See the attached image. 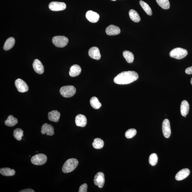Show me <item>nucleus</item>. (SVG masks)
I'll return each instance as SVG.
<instances>
[{
    "mask_svg": "<svg viewBox=\"0 0 192 192\" xmlns=\"http://www.w3.org/2000/svg\"><path fill=\"white\" fill-rule=\"evenodd\" d=\"M137 131L136 129L131 128L129 129L125 133V136L128 139L131 138L136 135Z\"/></svg>",
    "mask_w": 192,
    "mask_h": 192,
    "instance_id": "obj_32",
    "label": "nucleus"
},
{
    "mask_svg": "<svg viewBox=\"0 0 192 192\" xmlns=\"http://www.w3.org/2000/svg\"><path fill=\"white\" fill-rule=\"evenodd\" d=\"M88 54L91 58L96 60H100L101 57L99 49L96 47H93L89 49Z\"/></svg>",
    "mask_w": 192,
    "mask_h": 192,
    "instance_id": "obj_14",
    "label": "nucleus"
},
{
    "mask_svg": "<svg viewBox=\"0 0 192 192\" xmlns=\"http://www.w3.org/2000/svg\"><path fill=\"white\" fill-rule=\"evenodd\" d=\"M90 104L91 106L95 109H98L101 107L102 104L99 102L96 97H93L90 99Z\"/></svg>",
    "mask_w": 192,
    "mask_h": 192,
    "instance_id": "obj_27",
    "label": "nucleus"
},
{
    "mask_svg": "<svg viewBox=\"0 0 192 192\" xmlns=\"http://www.w3.org/2000/svg\"><path fill=\"white\" fill-rule=\"evenodd\" d=\"M158 159V158L156 154L155 153L152 154L149 157V164L152 166H155L157 164Z\"/></svg>",
    "mask_w": 192,
    "mask_h": 192,
    "instance_id": "obj_31",
    "label": "nucleus"
},
{
    "mask_svg": "<svg viewBox=\"0 0 192 192\" xmlns=\"http://www.w3.org/2000/svg\"><path fill=\"white\" fill-rule=\"evenodd\" d=\"M86 17L89 22L95 23L97 22L99 19V15L97 13L92 10H89L86 13Z\"/></svg>",
    "mask_w": 192,
    "mask_h": 192,
    "instance_id": "obj_12",
    "label": "nucleus"
},
{
    "mask_svg": "<svg viewBox=\"0 0 192 192\" xmlns=\"http://www.w3.org/2000/svg\"><path fill=\"white\" fill-rule=\"evenodd\" d=\"M60 91V94L64 97L70 98L75 94L76 90L73 85H67L61 87Z\"/></svg>",
    "mask_w": 192,
    "mask_h": 192,
    "instance_id": "obj_4",
    "label": "nucleus"
},
{
    "mask_svg": "<svg viewBox=\"0 0 192 192\" xmlns=\"http://www.w3.org/2000/svg\"><path fill=\"white\" fill-rule=\"evenodd\" d=\"M88 185L87 184H84L81 185L79 187V192H87V191Z\"/></svg>",
    "mask_w": 192,
    "mask_h": 192,
    "instance_id": "obj_33",
    "label": "nucleus"
},
{
    "mask_svg": "<svg viewBox=\"0 0 192 192\" xmlns=\"http://www.w3.org/2000/svg\"><path fill=\"white\" fill-rule=\"evenodd\" d=\"M15 85L19 92L24 93L28 92V87L25 82L22 79L19 78L15 81Z\"/></svg>",
    "mask_w": 192,
    "mask_h": 192,
    "instance_id": "obj_8",
    "label": "nucleus"
},
{
    "mask_svg": "<svg viewBox=\"0 0 192 192\" xmlns=\"http://www.w3.org/2000/svg\"><path fill=\"white\" fill-rule=\"evenodd\" d=\"M140 3L142 8L143 9L146 13L149 16H152V11L151 9L147 3L142 1H140Z\"/></svg>",
    "mask_w": 192,
    "mask_h": 192,
    "instance_id": "obj_28",
    "label": "nucleus"
},
{
    "mask_svg": "<svg viewBox=\"0 0 192 192\" xmlns=\"http://www.w3.org/2000/svg\"><path fill=\"white\" fill-rule=\"evenodd\" d=\"M15 43V40L14 38L10 37L5 42L4 45L3 49L5 51L10 50L14 46Z\"/></svg>",
    "mask_w": 192,
    "mask_h": 192,
    "instance_id": "obj_21",
    "label": "nucleus"
},
{
    "mask_svg": "<svg viewBox=\"0 0 192 192\" xmlns=\"http://www.w3.org/2000/svg\"><path fill=\"white\" fill-rule=\"evenodd\" d=\"M33 68L36 73L40 75L43 74L44 72V66L38 59H35L34 61Z\"/></svg>",
    "mask_w": 192,
    "mask_h": 192,
    "instance_id": "obj_15",
    "label": "nucleus"
},
{
    "mask_svg": "<svg viewBox=\"0 0 192 192\" xmlns=\"http://www.w3.org/2000/svg\"><path fill=\"white\" fill-rule=\"evenodd\" d=\"M35 191L31 189H28L22 190L20 191V192H34Z\"/></svg>",
    "mask_w": 192,
    "mask_h": 192,
    "instance_id": "obj_35",
    "label": "nucleus"
},
{
    "mask_svg": "<svg viewBox=\"0 0 192 192\" xmlns=\"http://www.w3.org/2000/svg\"><path fill=\"white\" fill-rule=\"evenodd\" d=\"M75 123L77 126L84 127L87 125V118L84 115H78L75 117Z\"/></svg>",
    "mask_w": 192,
    "mask_h": 192,
    "instance_id": "obj_17",
    "label": "nucleus"
},
{
    "mask_svg": "<svg viewBox=\"0 0 192 192\" xmlns=\"http://www.w3.org/2000/svg\"><path fill=\"white\" fill-rule=\"evenodd\" d=\"M123 57L128 63H132L134 61V56L133 53L130 51H125L123 53Z\"/></svg>",
    "mask_w": 192,
    "mask_h": 192,
    "instance_id": "obj_25",
    "label": "nucleus"
},
{
    "mask_svg": "<svg viewBox=\"0 0 192 192\" xmlns=\"http://www.w3.org/2000/svg\"><path fill=\"white\" fill-rule=\"evenodd\" d=\"M24 131L22 129L17 128L14 131L13 136L16 139L18 140H22V137L24 136Z\"/></svg>",
    "mask_w": 192,
    "mask_h": 192,
    "instance_id": "obj_29",
    "label": "nucleus"
},
{
    "mask_svg": "<svg viewBox=\"0 0 192 192\" xmlns=\"http://www.w3.org/2000/svg\"><path fill=\"white\" fill-rule=\"evenodd\" d=\"M137 73L134 71L122 72L114 79V82L118 84H127L134 82L138 78Z\"/></svg>",
    "mask_w": 192,
    "mask_h": 192,
    "instance_id": "obj_1",
    "label": "nucleus"
},
{
    "mask_svg": "<svg viewBox=\"0 0 192 192\" xmlns=\"http://www.w3.org/2000/svg\"><path fill=\"white\" fill-rule=\"evenodd\" d=\"M162 131L163 134L165 137L169 138L171 134V128L170 121L168 119H165L162 123Z\"/></svg>",
    "mask_w": 192,
    "mask_h": 192,
    "instance_id": "obj_9",
    "label": "nucleus"
},
{
    "mask_svg": "<svg viewBox=\"0 0 192 192\" xmlns=\"http://www.w3.org/2000/svg\"><path fill=\"white\" fill-rule=\"evenodd\" d=\"M81 71V68L78 65L75 64L71 66L69 72V75L72 77H75L79 75Z\"/></svg>",
    "mask_w": 192,
    "mask_h": 192,
    "instance_id": "obj_18",
    "label": "nucleus"
},
{
    "mask_svg": "<svg viewBox=\"0 0 192 192\" xmlns=\"http://www.w3.org/2000/svg\"><path fill=\"white\" fill-rule=\"evenodd\" d=\"M158 4L161 8L164 9H168L170 8V4L169 0H156Z\"/></svg>",
    "mask_w": 192,
    "mask_h": 192,
    "instance_id": "obj_30",
    "label": "nucleus"
},
{
    "mask_svg": "<svg viewBox=\"0 0 192 192\" xmlns=\"http://www.w3.org/2000/svg\"><path fill=\"white\" fill-rule=\"evenodd\" d=\"M112 1H115L116 0H112Z\"/></svg>",
    "mask_w": 192,
    "mask_h": 192,
    "instance_id": "obj_37",
    "label": "nucleus"
},
{
    "mask_svg": "<svg viewBox=\"0 0 192 192\" xmlns=\"http://www.w3.org/2000/svg\"><path fill=\"white\" fill-rule=\"evenodd\" d=\"M78 163V161L77 159L71 158L68 159L62 167V172L65 173L72 172L76 168Z\"/></svg>",
    "mask_w": 192,
    "mask_h": 192,
    "instance_id": "obj_2",
    "label": "nucleus"
},
{
    "mask_svg": "<svg viewBox=\"0 0 192 192\" xmlns=\"http://www.w3.org/2000/svg\"><path fill=\"white\" fill-rule=\"evenodd\" d=\"M18 123V120L14 116L10 115L5 121V124L6 126L9 127H13L16 125Z\"/></svg>",
    "mask_w": 192,
    "mask_h": 192,
    "instance_id": "obj_22",
    "label": "nucleus"
},
{
    "mask_svg": "<svg viewBox=\"0 0 192 192\" xmlns=\"http://www.w3.org/2000/svg\"><path fill=\"white\" fill-rule=\"evenodd\" d=\"M189 104L187 100L182 101L180 105V112L182 116L186 117L189 113Z\"/></svg>",
    "mask_w": 192,
    "mask_h": 192,
    "instance_id": "obj_19",
    "label": "nucleus"
},
{
    "mask_svg": "<svg viewBox=\"0 0 192 192\" xmlns=\"http://www.w3.org/2000/svg\"><path fill=\"white\" fill-rule=\"evenodd\" d=\"M105 31L107 35L113 36L120 34L121 30L120 28L118 26L111 25L106 28Z\"/></svg>",
    "mask_w": 192,
    "mask_h": 192,
    "instance_id": "obj_13",
    "label": "nucleus"
},
{
    "mask_svg": "<svg viewBox=\"0 0 192 192\" xmlns=\"http://www.w3.org/2000/svg\"><path fill=\"white\" fill-rule=\"evenodd\" d=\"M41 129V133L43 134H46L47 135L52 136L55 134L54 127L50 124L44 123Z\"/></svg>",
    "mask_w": 192,
    "mask_h": 192,
    "instance_id": "obj_11",
    "label": "nucleus"
},
{
    "mask_svg": "<svg viewBox=\"0 0 192 192\" xmlns=\"http://www.w3.org/2000/svg\"><path fill=\"white\" fill-rule=\"evenodd\" d=\"M188 54V51L186 49L177 47L172 49L170 53V55L171 58L180 60L185 58Z\"/></svg>",
    "mask_w": 192,
    "mask_h": 192,
    "instance_id": "obj_3",
    "label": "nucleus"
},
{
    "mask_svg": "<svg viewBox=\"0 0 192 192\" xmlns=\"http://www.w3.org/2000/svg\"><path fill=\"white\" fill-rule=\"evenodd\" d=\"M47 159L46 155L40 153L33 156L31 158V161L34 165H41L45 164L47 161Z\"/></svg>",
    "mask_w": 192,
    "mask_h": 192,
    "instance_id": "obj_6",
    "label": "nucleus"
},
{
    "mask_svg": "<svg viewBox=\"0 0 192 192\" xmlns=\"http://www.w3.org/2000/svg\"><path fill=\"white\" fill-rule=\"evenodd\" d=\"M95 185L98 186L99 188H102L105 183V177L103 173H98L95 176L94 179Z\"/></svg>",
    "mask_w": 192,
    "mask_h": 192,
    "instance_id": "obj_10",
    "label": "nucleus"
},
{
    "mask_svg": "<svg viewBox=\"0 0 192 192\" xmlns=\"http://www.w3.org/2000/svg\"><path fill=\"white\" fill-rule=\"evenodd\" d=\"M129 16L133 22H140V17L138 13L134 9H131L129 11Z\"/></svg>",
    "mask_w": 192,
    "mask_h": 192,
    "instance_id": "obj_23",
    "label": "nucleus"
},
{
    "mask_svg": "<svg viewBox=\"0 0 192 192\" xmlns=\"http://www.w3.org/2000/svg\"><path fill=\"white\" fill-rule=\"evenodd\" d=\"M68 41L67 37L62 36H55L52 39V43L55 46L60 48L66 46L68 44Z\"/></svg>",
    "mask_w": 192,
    "mask_h": 192,
    "instance_id": "obj_5",
    "label": "nucleus"
},
{
    "mask_svg": "<svg viewBox=\"0 0 192 192\" xmlns=\"http://www.w3.org/2000/svg\"><path fill=\"white\" fill-rule=\"evenodd\" d=\"M191 84L192 85V78H191Z\"/></svg>",
    "mask_w": 192,
    "mask_h": 192,
    "instance_id": "obj_36",
    "label": "nucleus"
},
{
    "mask_svg": "<svg viewBox=\"0 0 192 192\" xmlns=\"http://www.w3.org/2000/svg\"><path fill=\"white\" fill-rule=\"evenodd\" d=\"M92 145L93 147L96 149H101L104 146V142L100 138H96L93 142Z\"/></svg>",
    "mask_w": 192,
    "mask_h": 192,
    "instance_id": "obj_26",
    "label": "nucleus"
},
{
    "mask_svg": "<svg viewBox=\"0 0 192 192\" xmlns=\"http://www.w3.org/2000/svg\"><path fill=\"white\" fill-rule=\"evenodd\" d=\"M60 117V113L57 110H53L49 112L48 118L49 120L54 122H58Z\"/></svg>",
    "mask_w": 192,
    "mask_h": 192,
    "instance_id": "obj_20",
    "label": "nucleus"
},
{
    "mask_svg": "<svg viewBox=\"0 0 192 192\" xmlns=\"http://www.w3.org/2000/svg\"><path fill=\"white\" fill-rule=\"evenodd\" d=\"M49 8L53 11L63 10L66 8L65 3L61 2L53 1L49 3Z\"/></svg>",
    "mask_w": 192,
    "mask_h": 192,
    "instance_id": "obj_7",
    "label": "nucleus"
},
{
    "mask_svg": "<svg viewBox=\"0 0 192 192\" xmlns=\"http://www.w3.org/2000/svg\"><path fill=\"white\" fill-rule=\"evenodd\" d=\"M190 171L187 168L182 169L176 174V179L178 181H180L185 179L189 175Z\"/></svg>",
    "mask_w": 192,
    "mask_h": 192,
    "instance_id": "obj_16",
    "label": "nucleus"
},
{
    "mask_svg": "<svg viewBox=\"0 0 192 192\" xmlns=\"http://www.w3.org/2000/svg\"><path fill=\"white\" fill-rule=\"evenodd\" d=\"M0 173L3 176H12L16 174V171L10 168H4L0 169Z\"/></svg>",
    "mask_w": 192,
    "mask_h": 192,
    "instance_id": "obj_24",
    "label": "nucleus"
},
{
    "mask_svg": "<svg viewBox=\"0 0 192 192\" xmlns=\"http://www.w3.org/2000/svg\"><path fill=\"white\" fill-rule=\"evenodd\" d=\"M185 73L188 75H191L192 74V66L188 67L185 70Z\"/></svg>",
    "mask_w": 192,
    "mask_h": 192,
    "instance_id": "obj_34",
    "label": "nucleus"
}]
</instances>
